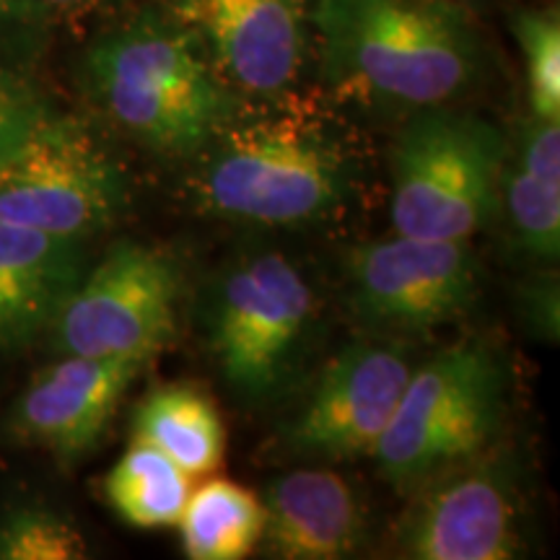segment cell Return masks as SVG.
<instances>
[{
  "mask_svg": "<svg viewBox=\"0 0 560 560\" xmlns=\"http://www.w3.org/2000/svg\"><path fill=\"white\" fill-rule=\"evenodd\" d=\"M312 32L325 79L363 104L441 107L482 68L478 32L454 0H317Z\"/></svg>",
  "mask_w": 560,
  "mask_h": 560,
  "instance_id": "cell-1",
  "label": "cell"
},
{
  "mask_svg": "<svg viewBox=\"0 0 560 560\" xmlns=\"http://www.w3.org/2000/svg\"><path fill=\"white\" fill-rule=\"evenodd\" d=\"M75 79L96 115L159 156H198L231 117L226 83L198 37L159 13L96 34Z\"/></svg>",
  "mask_w": 560,
  "mask_h": 560,
  "instance_id": "cell-2",
  "label": "cell"
},
{
  "mask_svg": "<svg viewBox=\"0 0 560 560\" xmlns=\"http://www.w3.org/2000/svg\"><path fill=\"white\" fill-rule=\"evenodd\" d=\"M190 179V200L221 221L304 226L346 206L355 156L319 117L276 112L236 122L210 138Z\"/></svg>",
  "mask_w": 560,
  "mask_h": 560,
  "instance_id": "cell-3",
  "label": "cell"
},
{
  "mask_svg": "<svg viewBox=\"0 0 560 560\" xmlns=\"http://www.w3.org/2000/svg\"><path fill=\"white\" fill-rule=\"evenodd\" d=\"M509 363L488 340H459L412 366L371 457L382 478L410 493L433 475L490 450L509 408Z\"/></svg>",
  "mask_w": 560,
  "mask_h": 560,
  "instance_id": "cell-4",
  "label": "cell"
},
{
  "mask_svg": "<svg viewBox=\"0 0 560 560\" xmlns=\"http://www.w3.org/2000/svg\"><path fill=\"white\" fill-rule=\"evenodd\" d=\"M317 296L280 252L231 262L208 296L206 335L215 369L236 395L268 402L285 395L310 359Z\"/></svg>",
  "mask_w": 560,
  "mask_h": 560,
  "instance_id": "cell-5",
  "label": "cell"
},
{
  "mask_svg": "<svg viewBox=\"0 0 560 560\" xmlns=\"http://www.w3.org/2000/svg\"><path fill=\"white\" fill-rule=\"evenodd\" d=\"M506 140L470 112L418 109L392 145V226L418 240H470L499 210Z\"/></svg>",
  "mask_w": 560,
  "mask_h": 560,
  "instance_id": "cell-6",
  "label": "cell"
},
{
  "mask_svg": "<svg viewBox=\"0 0 560 560\" xmlns=\"http://www.w3.org/2000/svg\"><path fill=\"white\" fill-rule=\"evenodd\" d=\"M128 208L120 161L79 117L50 109L0 161V223L86 242Z\"/></svg>",
  "mask_w": 560,
  "mask_h": 560,
  "instance_id": "cell-7",
  "label": "cell"
},
{
  "mask_svg": "<svg viewBox=\"0 0 560 560\" xmlns=\"http://www.w3.org/2000/svg\"><path fill=\"white\" fill-rule=\"evenodd\" d=\"M185 272L172 252L117 242L86 268L52 322L55 355L149 363L177 342Z\"/></svg>",
  "mask_w": 560,
  "mask_h": 560,
  "instance_id": "cell-8",
  "label": "cell"
},
{
  "mask_svg": "<svg viewBox=\"0 0 560 560\" xmlns=\"http://www.w3.org/2000/svg\"><path fill=\"white\" fill-rule=\"evenodd\" d=\"M509 452L478 457L410 490L395 524V550L408 560H511L524 552V499Z\"/></svg>",
  "mask_w": 560,
  "mask_h": 560,
  "instance_id": "cell-9",
  "label": "cell"
},
{
  "mask_svg": "<svg viewBox=\"0 0 560 560\" xmlns=\"http://www.w3.org/2000/svg\"><path fill=\"white\" fill-rule=\"evenodd\" d=\"M348 306L376 335H429L465 317L480 296V262L465 240L359 244L346 262Z\"/></svg>",
  "mask_w": 560,
  "mask_h": 560,
  "instance_id": "cell-10",
  "label": "cell"
},
{
  "mask_svg": "<svg viewBox=\"0 0 560 560\" xmlns=\"http://www.w3.org/2000/svg\"><path fill=\"white\" fill-rule=\"evenodd\" d=\"M412 374L408 350L384 338L353 340L327 361L278 450L293 459L340 462L374 454Z\"/></svg>",
  "mask_w": 560,
  "mask_h": 560,
  "instance_id": "cell-11",
  "label": "cell"
},
{
  "mask_svg": "<svg viewBox=\"0 0 560 560\" xmlns=\"http://www.w3.org/2000/svg\"><path fill=\"white\" fill-rule=\"evenodd\" d=\"M145 363L58 355L39 369L5 412L0 433L11 444L50 454L62 467L100 450L117 408Z\"/></svg>",
  "mask_w": 560,
  "mask_h": 560,
  "instance_id": "cell-12",
  "label": "cell"
},
{
  "mask_svg": "<svg viewBox=\"0 0 560 560\" xmlns=\"http://www.w3.org/2000/svg\"><path fill=\"white\" fill-rule=\"evenodd\" d=\"M164 5L198 37L223 83L276 96L299 79L312 34L306 0H164Z\"/></svg>",
  "mask_w": 560,
  "mask_h": 560,
  "instance_id": "cell-13",
  "label": "cell"
},
{
  "mask_svg": "<svg viewBox=\"0 0 560 560\" xmlns=\"http://www.w3.org/2000/svg\"><path fill=\"white\" fill-rule=\"evenodd\" d=\"M262 509V542L272 558L340 560L366 545V509L350 480L335 470L278 475L265 488Z\"/></svg>",
  "mask_w": 560,
  "mask_h": 560,
  "instance_id": "cell-14",
  "label": "cell"
},
{
  "mask_svg": "<svg viewBox=\"0 0 560 560\" xmlns=\"http://www.w3.org/2000/svg\"><path fill=\"white\" fill-rule=\"evenodd\" d=\"M83 272V242L0 223V355L47 338Z\"/></svg>",
  "mask_w": 560,
  "mask_h": 560,
  "instance_id": "cell-15",
  "label": "cell"
},
{
  "mask_svg": "<svg viewBox=\"0 0 560 560\" xmlns=\"http://www.w3.org/2000/svg\"><path fill=\"white\" fill-rule=\"evenodd\" d=\"M132 436L164 452L187 475L221 467L226 425L213 397L195 384H164L143 397L132 418Z\"/></svg>",
  "mask_w": 560,
  "mask_h": 560,
  "instance_id": "cell-16",
  "label": "cell"
},
{
  "mask_svg": "<svg viewBox=\"0 0 560 560\" xmlns=\"http://www.w3.org/2000/svg\"><path fill=\"white\" fill-rule=\"evenodd\" d=\"M177 527L187 558L242 560L262 542V499L234 480H208L190 490Z\"/></svg>",
  "mask_w": 560,
  "mask_h": 560,
  "instance_id": "cell-17",
  "label": "cell"
},
{
  "mask_svg": "<svg viewBox=\"0 0 560 560\" xmlns=\"http://www.w3.org/2000/svg\"><path fill=\"white\" fill-rule=\"evenodd\" d=\"M190 490V475L156 446L138 439H132L130 450L104 478L109 506L136 529L174 527Z\"/></svg>",
  "mask_w": 560,
  "mask_h": 560,
  "instance_id": "cell-18",
  "label": "cell"
},
{
  "mask_svg": "<svg viewBox=\"0 0 560 560\" xmlns=\"http://www.w3.org/2000/svg\"><path fill=\"white\" fill-rule=\"evenodd\" d=\"M499 206L511 236L529 260L556 265L560 252V182H548L509 156L503 161Z\"/></svg>",
  "mask_w": 560,
  "mask_h": 560,
  "instance_id": "cell-19",
  "label": "cell"
},
{
  "mask_svg": "<svg viewBox=\"0 0 560 560\" xmlns=\"http://www.w3.org/2000/svg\"><path fill=\"white\" fill-rule=\"evenodd\" d=\"M89 542L79 524L39 501L11 503L0 511V560H81Z\"/></svg>",
  "mask_w": 560,
  "mask_h": 560,
  "instance_id": "cell-20",
  "label": "cell"
},
{
  "mask_svg": "<svg viewBox=\"0 0 560 560\" xmlns=\"http://www.w3.org/2000/svg\"><path fill=\"white\" fill-rule=\"evenodd\" d=\"M527 73L532 117L560 120V21L556 11H527L514 21Z\"/></svg>",
  "mask_w": 560,
  "mask_h": 560,
  "instance_id": "cell-21",
  "label": "cell"
},
{
  "mask_svg": "<svg viewBox=\"0 0 560 560\" xmlns=\"http://www.w3.org/2000/svg\"><path fill=\"white\" fill-rule=\"evenodd\" d=\"M52 21L30 0H0V94H30L32 68L50 39Z\"/></svg>",
  "mask_w": 560,
  "mask_h": 560,
  "instance_id": "cell-22",
  "label": "cell"
},
{
  "mask_svg": "<svg viewBox=\"0 0 560 560\" xmlns=\"http://www.w3.org/2000/svg\"><path fill=\"white\" fill-rule=\"evenodd\" d=\"M52 107L39 91L0 94V161L16 151Z\"/></svg>",
  "mask_w": 560,
  "mask_h": 560,
  "instance_id": "cell-23",
  "label": "cell"
},
{
  "mask_svg": "<svg viewBox=\"0 0 560 560\" xmlns=\"http://www.w3.org/2000/svg\"><path fill=\"white\" fill-rule=\"evenodd\" d=\"M30 3L37 5V9L55 24V21L89 16V13L109 9V5L122 3V0H30Z\"/></svg>",
  "mask_w": 560,
  "mask_h": 560,
  "instance_id": "cell-24",
  "label": "cell"
}]
</instances>
